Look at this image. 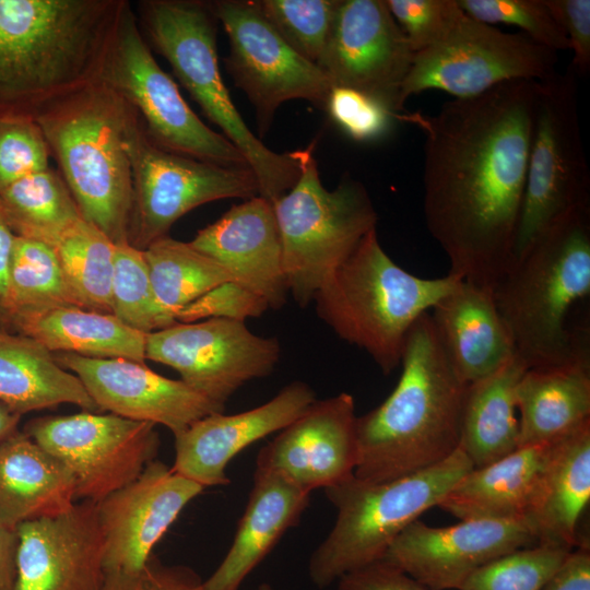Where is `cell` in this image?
Segmentation results:
<instances>
[{
    "label": "cell",
    "mask_w": 590,
    "mask_h": 590,
    "mask_svg": "<svg viewBox=\"0 0 590 590\" xmlns=\"http://www.w3.org/2000/svg\"><path fill=\"white\" fill-rule=\"evenodd\" d=\"M143 252L156 300L175 321L188 305L213 288L233 282L224 267L190 243L164 236Z\"/></svg>",
    "instance_id": "obj_35"
},
{
    "label": "cell",
    "mask_w": 590,
    "mask_h": 590,
    "mask_svg": "<svg viewBox=\"0 0 590 590\" xmlns=\"http://www.w3.org/2000/svg\"><path fill=\"white\" fill-rule=\"evenodd\" d=\"M429 316L446 356L465 385L491 375L516 355L491 287L461 281Z\"/></svg>",
    "instance_id": "obj_25"
},
{
    "label": "cell",
    "mask_w": 590,
    "mask_h": 590,
    "mask_svg": "<svg viewBox=\"0 0 590 590\" xmlns=\"http://www.w3.org/2000/svg\"><path fill=\"white\" fill-rule=\"evenodd\" d=\"M229 42L224 59L235 85L256 110L258 133L269 131L276 109L305 99L324 109L331 84L320 68L292 49L263 16L258 0L209 1Z\"/></svg>",
    "instance_id": "obj_14"
},
{
    "label": "cell",
    "mask_w": 590,
    "mask_h": 590,
    "mask_svg": "<svg viewBox=\"0 0 590 590\" xmlns=\"http://www.w3.org/2000/svg\"><path fill=\"white\" fill-rule=\"evenodd\" d=\"M335 583L337 590H429L384 559L347 573Z\"/></svg>",
    "instance_id": "obj_48"
},
{
    "label": "cell",
    "mask_w": 590,
    "mask_h": 590,
    "mask_svg": "<svg viewBox=\"0 0 590 590\" xmlns=\"http://www.w3.org/2000/svg\"><path fill=\"white\" fill-rule=\"evenodd\" d=\"M414 50L386 0H340L317 66L332 87H349L404 113L402 85Z\"/></svg>",
    "instance_id": "obj_17"
},
{
    "label": "cell",
    "mask_w": 590,
    "mask_h": 590,
    "mask_svg": "<svg viewBox=\"0 0 590 590\" xmlns=\"http://www.w3.org/2000/svg\"><path fill=\"white\" fill-rule=\"evenodd\" d=\"M126 149L133 187L128 243L138 249L167 236L178 219L204 203L259 196L249 167L221 166L157 146L137 110L128 125Z\"/></svg>",
    "instance_id": "obj_12"
},
{
    "label": "cell",
    "mask_w": 590,
    "mask_h": 590,
    "mask_svg": "<svg viewBox=\"0 0 590 590\" xmlns=\"http://www.w3.org/2000/svg\"><path fill=\"white\" fill-rule=\"evenodd\" d=\"M50 151L31 117L0 116V192L15 181L49 168Z\"/></svg>",
    "instance_id": "obj_43"
},
{
    "label": "cell",
    "mask_w": 590,
    "mask_h": 590,
    "mask_svg": "<svg viewBox=\"0 0 590 590\" xmlns=\"http://www.w3.org/2000/svg\"><path fill=\"white\" fill-rule=\"evenodd\" d=\"M280 355L276 338L226 318L175 322L145 340V359L174 368L181 381L223 409L245 384L269 376Z\"/></svg>",
    "instance_id": "obj_16"
},
{
    "label": "cell",
    "mask_w": 590,
    "mask_h": 590,
    "mask_svg": "<svg viewBox=\"0 0 590 590\" xmlns=\"http://www.w3.org/2000/svg\"><path fill=\"white\" fill-rule=\"evenodd\" d=\"M258 4L280 37L303 58L317 64L340 0H258Z\"/></svg>",
    "instance_id": "obj_39"
},
{
    "label": "cell",
    "mask_w": 590,
    "mask_h": 590,
    "mask_svg": "<svg viewBox=\"0 0 590 590\" xmlns=\"http://www.w3.org/2000/svg\"><path fill=\"white\" fill-rule=\"evenodd\" d=\"M590 499V423L559 439L528 522L538 544L573 550Z\"/></svg>",
    "instance_id": "obj_30"
},
{
    "label": "cell",
    "mask_w": 590,
    "mask_h": 590,
    "mask_svg": "<svg viewBox=\"0 0 590 590\" xmlns=\"http://www.w3.org/2000/svg\"><path fill=\"white\" fill-rule=\"evenodd\" d=\"M80 307L54 247L15 236L9 271L10 326L54 308Z\"/></svg>",
    "instance_id": "obj_36"
},
{
    "label": "cell",
    "mask_w": 590,
    "mask_h": 590,
    "mask_svg": "<svg viewBox=\"0 0 590 590\" xmlns=\"http://www.w3.org/2000/svg\"><path fill=\"white\" fill-rule=\"evenodd\" d=\"M472 469L459 448L446 460L399 479L367 482L353 475L326 488L337 516L310 555L311 582L324 589L343 575L381 560L400 533L425 511L438 507Z\"/></svg>",
    "instance_id": "obj_8"
},
{
    "label": "cell",
    "mask_w": 590,
    "mask_h": 590,
    "mask_svg": "<svg viewBox=\"0 0 590 590\" xmlns=\"http://www.w3.org/2000/svg\"><path fill=\"white\" fill-rule=\"evenodd\" d=\"M14 590H101L106 579L96 504L82 500L16 527Z\"/></svg>",
    "instance_id": "obj_21"
},
{
    "label": "cell",
    "mask_w": 590,
    "mask_h": 590,
    "mask_svg": "<svg viewBox=\"0 0 590 590\" xmlns=\"http://www.w3.org/2000/svg\"><path fill=\"white\" fill-rule=\"evenodd\" d=\"M535 544L526 520L473 519L430 527L418 519L400 533L382 559L429 590H459L482 566Z\"/></svg>",
    "instance_id": "obj_18"
},
{
    "label": "cell",
    "mask_w": 590,
    "mask_h": 590,
    "mask_svg": "<svg viewBox=\"0 0 590 590\" xmlns=\"http://www.w3.org/2000/svg\"><path fill=\"white\" fill-rule=\"evenodd\" d=\"M24 433L69 469L76 499L95 504L135 480L160 447L154 424L113 413L39 417Z\"/></svg>",
    "instance_id": "obj_15"
},
{
    "label": "cell",
    "mask_w": 590,
    "mask_h": 590,
    "mask_svg": "<svg viewBox=\"0 0 590 590\" xmlns=\"http://www.w3.org/2000/svg\"><path fill=\"white\" fill-rule=\"evenodd\" d=\"M70 403L99 411L81 380L24 334L0 331V405L19 414Z\"/></svg>",
    "instance_id": "obj_31"
},
{
    "label": "cell",
    "mask_w": 590,
    "mask_h": 590,
    "mask_svg": "<svg viewBox=\"0 0 590 590\" xmlns=\"http://www.w3.org/2000/svg\"><path fill=\"white\" fill-rule=\"evenodd\" d=\"M98 80L137 110L148 135L163 150L221 166L249 167L231 141L193 113L156 62L129 1L120 12Z\"/></svg>",
    "instance_id": "obj_11"
},
{
    "label": "cell",
    "mask_w": 590,
    "mask_h": 590,
    "mask_svg": "<svg viewBox=\"0 0 590 590\" xmlns=\"http://www.w3.org/2000/svg\"><path fill=\"white\" fill-rule=\"evenodd\" d=\"M258 590H273V588L271 587V585L263 582L258 587Z\"/></svg>",
    "instance_id": "obj_53"
},
{
    "label": "cell",
    "mask_w": 590,
    "mask_h": 590,
    "mask_svg": "<svg viewBox=\"0 0 590 590\" xmlns=\"http://www.w3.org/2000/svg\"><path fill=\"white\" fill-rule=\"evenodd\" d=\"M13 327L52 353L145 362L146 333L132 329L109 312L76 306L58 307L21 318Z\"/></svg>",
    "instance_id": "obj_33"
},
{
    "label": "cell",
    "mask_w": 590,
    "mask_h": 590,
    "mask_svg": "<svg viewBox=\"0 0 590 590\" xmlns=\"http://www.w3.org/2000/svg\"><path fill=\"white\" fill-rule=\"evenodd\" d=\"M154 48L208 119L244 155L259 184V196L274 202L300 175L295 152L267 148L248 128L223 82L217 57V20L209 1L148 0L139 4Z\"/></svg>",
    "instance_id": "obj_7"
},
{
    "label": "cell",
    "mask_w": 590,
    "mask_h": 590,
    "mask_svg": "<svg viewBox=\"0 0 590 590\" xmlns=\"http://www.w3.org/2000/svg\"><path fill=\"white\" fill-rule=\"evenodd\" d=\"M556 51L526 34L507 33L467 13L439 44L416 52L401 88L403 102L427 90L469 98L511 81L556 73Z\"/></svg>",
    "instance_id": "obj_13"
},
{
    "label": "cell",
    "mask_w": 590,
    "mask_h": 590,
    "mask_svg": "<svg viewBox=\"0 0 590 590\" xmlns=\"http://www.w3.org/2000/svg\"><path fill=\"white\" fill-rule=\"evenodd\" d=\"M110 314L146 334L177 322L156 300L143 250L129 243L115 244Z\"/></svg>",
    "instance_id": "obj_38"
},
{
    "label": "cell",
    "mask_w": 590,
    "mask_h": 590,
    "mask_svg": "<svg viewBox=\"0 0 590 590\" xmlns=\"http://www.w3.org/2000/svg\"><path fill=\"white\" fill-rule=\"evenodd\" d=\"M58 364L83 384L99 411L168 428L174 437L194 422L225 409L181 380L166 378L144 363L54 354Z\"/></svg>",
    "instance_id": "obj_20"
},
{
    "label": "cell",
    "mask_w": 590,
    "mask_h": 590,
    "mask_svg": "<svg viewBox=\"0 0 590 590\" xmlns=\"http://www.w3.org/2000/svg\"><path fill=\"white\" fill-rule=\"evenodd\" d=\"M545 3L573 51L569 67L577 76H586L590 70V0H545Z\"/></svg>",
    "instance_id": "obj_47"
},
{
    "label": "cell",
    "mask_w": 590,
    "mask_h": 590,
    "mask_svg": "<svg viewBox=\"0 0 590 590\" xmlns=\"http://www.w3.org/2000/svg\"><path fill=\"white\" fill-rule=\"evenodd\" d=\"M414 52L442 42L465 12L458 0H386Z\"/></svg>",
    "instance_id": "obj_44"
},
{
    "label": "cell",
    "mask_w": 590,
    "mask_h": 590,
    "mask_svg": "<svg viewBox=\"0 0 590 590\" xmlns=\"http://www.w3.org/2000/svg\"><path fill=\"white\" fill-rule=\"evenodd\" d=\"M134 113L98 80L34 117L82 217L114 244L128 243L133 187L126 134Z\"/></svg>",
    "instance_id": "obj_5"
},
{
    "label": "cell",
    "mask_w": 590,
    "mask_h": 590,
    "mask_svg": "<svg viewBox=\"0 0 590 590\" xmlns=\"http://www.w3.org/2000/svg\"><path fill=\"white\" fill-rule=\"evenodd\" d=\"M492 293L527 368L590 355L586 332L568 327L570 311L590 294V206L556 221L509 266Z\"/></svg>",
    "instance_id": "obj_4"
},
{
    "label": "cell",
    "mask_w": 590,
    "mask_h": 590,
    "mask_svg": "<svg viewBox=\"0 0 590 590\" xmlns=\"http://www.w3.org/2000/svg\"><path fill=\"white\" fill-rule=\"evenodd\" d=\"M396 388L377 408L356 417L354 475L385 482L430 468L460 447L467 385L458 377L429 312L408 333Z\"/></svg>",
    "instance_id": "obj_3"
},
{
    "label": "cell",
    "mask_w": 590,
    "mask_h": 590,
    "mask_svg": "<svg viewBox=\"0 0 590 590\" xmlns=\"http://www.w3.org/2000/svg\"><path fill=\"white\" fill-rule=\"evenodd\" d=\"M356 417L347 392L316 400L259 450L256 468L282 473L309 492L340 484L357 464Z\"/></svg>",
    "instance_id": "obj_22"
},
{
    "label": "cell",
    "mask_w": 590,
    "mask_h": 590,
    "mask_svg": "<svg viewBox=\"0 0 590 590\" xmlns=\"http://www.w3.org/2000/svg\"><path fill=\"white\" fill-rule=\"evenodd\" d=\"M15 235L0 209V323L10 326L9 271Z\"/></svg>",
    "instance_id": "obj_50"
},
{
    "label": "cell",
    "mask_w": 590,
    "mask_h": 590,
    "mask_svg": "<svg viewBox=\"0 0 590 590\" xmlns=\"http://www.w3.org/2000/svg\"><path fill=\"white\" fill-rule=\"evenodd\" d=\"M539 94L511 81L403 116L424 134L426 227L462 281L492 288L511 262Z\"/></svg>",
    "instance_id": "obj_1"
},
{
    "label": "cell",
    "mask_w": 590,
    "mask_h": 590,
    "mask_svg": "<svg viewBox=\"0 0 590 590\" xmlns=\"http://www.w3.org/2000/svg\"><path fill=\"white\" fill-rule=\"evenodd\" d=\"M17 545L16 528L0 518V590H14Z\"/></svg>",
    "instance_id": "obj_51"
},
{
    "label": "cell",
    "mask_w": 590,
    "mask_h": 590,
    "mask_svg": "<svg viewBox=\"0 0 590 590\" xmlns=\"http://www.w3.org/2000/svg\"><path fill=\"white\" fill-rule=\"evenodd\" d=\"M310 494L282 473L256 468L233 542L222 562L203 581L205 590H238L282 535L299 522Z\"/></svg>",
    "instance_id": "obj_26"
},
{
    "label": "cell",
    "mask_w": 590,
    "mask_h": 590,
    "mask_svg": "<svg viewBox=\"0 0 590 590\" xmlns=\"http://www.w3.org/2000/svg\"><path fill=\"white\" fill-rule=\"evenodd\" d=\"M21 415L0 405V442L17 430Z\"/></svg>",
    "instance_id": "obj_52"
},
{
    "label": "cell",
    "mask_w": 590,
    "mask_h": 590,
    "mask_svg": "<svg viewBox=\"0 0 590 590\" xmlns=\"http://www.w3.org/2000/svg\"><path fill=\"white\" fill-rule=\"evenodd\" d=\"M527 369L515 355L491 375L467 385L459 448L473 468L489 464L518 448L516 389Z\"/></svg>",
    "instance_id": "obj_32"
},
{
    "label": "cell",
    "mask_w": 590,
    "mask_h": 590,
    "mask_svg": "<svg viewBox=\"0 0 590 590\" xmlns=\"http://www.w3.org/2000/svg\"><path fill=\"white\" fill-rule=\"evenodd\" d=\"M542 590H590V545L582 541L569 551Z\"/></svg>",
    "instance_id": "obj_49"
},
{
    "label": "cell",
    "mask_w": 590,
    "mask_h": 590,
    "mask_svg": "<svg viewBox=\"0 0 590 590\" xmlns=\"http://www.w3.org/2000/svg\"><path fill=\"white\" fill-rule=\"evenodd\" d=\"M101 590H205L203 580L189 567L168 565L152 555L132 573L106 575Z\"/></svg>",
    "instance_id": "obj_46"
},
{
    "label": "cell",
    "mask_w": 590,
    "mask_h": 590,
    "mask_svg": "<svg viewBox=\"0 0 590 590\" xmlns=\"http://www.w3.org/2000/svg\"><path fill=\"white\" fill-rule=\"evenodd\" d=\"M189 243L224 267L234 283L262 297L271 309L286 303L281 237L269 200L257 196L232 206Z\"/></svg>",
    "instance_id": "obj_24"
},
{
    "label": "cell",
    "mask_w": 590,
    "mask_h": 590,
    "mask_svg": "<svg viewBox=\"0 0 590 590\" xmlns=\"http://www.w3.org/2000/svg\"><path fill=\"white\" fill-rule=\"evenodd\" d=\"M269 308L262 297L234 282H227L188 305L177 315L176 320L196 322L209 318H226L245 321L263 315Z\"/></svg>",
    "instance_id": "obj_45"
},
{
    "label": "cell",
    "mask_w": 590,
    "mask_h": 590,
    "mask_svg": "<svg viewBox=\"0 0 590 590\" xmlns=\"http://www.w3.org/2000/svg\"><path fill=\"white\" fill-rule=\"evenodd\" d=\"M54 249L80 307L110 314L115 244L81 219L60 237Z\"/></svg>",
    "instance_id": "obj_37"
},
{
    "label": "cell",
    "mask_w": 590,
    "mask_h": 590,
    "mask_svg": "<svg viewBox=\"0 0 590 590\" xmlns=\"http://www.w3.org/2000/svg\"><path fill=\"white\" fill-rule=\"evenodd\" d=\"M576 78L568 67L566 72H556L540 82L510 264L562 216L590 206V176L580 134Z\"/></svg>",
    "instance_id": "obj_10"
},
{
    "label": "cell",
    "mask_w": 590,
    "mask_h": 590,
    "mask_svg": "<svg viewBox=\"0 0 590 590\" xmlns=\"http://www.w3.org/2000/svg\"><path fill=\"white\" fill-rule=\"evenodd\" d=\"M462 280L421 278L397 264L377 229L366 235L314 297L318 317L345 342L364 350L389 375L400 366L413 324Z\"/></svg>",
    "instance_id": "obj_6"
},
{
    "label": "cell",
    "mask_w": 590,
    "mask_h": 590,
    "mask_svg": "<svg viewBox=\"0 0 590 590\" xmlns=\"http://www.w3.org/2000/svg\"><path fill=\"white\" fill-rule=\"evenodd\" d=\"M126 0H0V116L98 81Z\"/></svg>",
    "instance_id": "obj_2"
},
{
    "label": "cell",
    "mask_w": 590,
    "mask_h": 590,
    "mask_svg": "<svg viewBox=\"0 0 590 590\" xmlns=\"http://www.w3.org/2000/svg\"><path fill=\"white\" fill-rule=\"evenodd\" d=\"M76 500L69 469L16 430L0 442V518L16 528L28 520L52 517Z\"/></svg>",
    "instance_id": "obj_28"
},
{
    "label": "cell",
    "mask_w": 590,
    "mask_h": 590,
    "mask_svg": "<svg viewBox=\"0 0 590 590\" xmlns=\"http://www.w3.org/2000/svg\"><path fill=\"white\" fill-rule=\"evenodd\" d=\"M203 489L153 460L135 480L97 503L106 575L141 569L182 509Z\"/></svg>",
    "instance_id": "obj_19"
},
{
    "label": "cell",
    "mask_w": 590,
    "mask_h": 590,
    "mask_svg": "<svg viewBox=\"0 0 590 590\" xmlns=\"http://www.w3.org/2000/svg\"><path fill=\"white\" fill-rule=\"evenodd\" d=\"M458 3L477 21L517 26L521 33L556 52L569 49L567 37L545 0H458Z\"/></svg>",
    "instance_id": "obj_41"
},
{
    "label": "cell",
    "mask_w": 590,
    "mask_h": 590,
    "mask_svg": "<svg viewBox=\"0 0 590 590\" xmlns=\"http://www.w3.org/2000/svg\"><path fill=\"white\" fill-rule=\"evenodd\" d=\"M324 110L331 120L357 142H376L389 135L396 123L403 122L399 113L382 101L349 87H331Z\"/></svg>",
    "instance_id": "obj_42"
},
{
    "label": "cell",
    "mask_w": 590,
    "mask_h": 590,
    "mask_svg": "<svg viewBox=\"0 0 590 590\" xmlns=\"http://www.w3.org/2000/svg\"><path fill=\"white\" fill-rule=\"evenodd\" d=\"M569 551L545 544L516 550L479 568L459 590H542Z\"/></svg>",
    "instance_id": "obj_40"
},
{
    "label": "cell",
    "mask_w": 590,
    "mask_h": 590,
    "mask_svg": "<svg viewBox=\"0 0 590 590\" xmlns=\"http://www.w3.org/2000/svg\"><path fill=\"white\" fill-rule=\"evenodd\" d=\"M0 209L15 236L51 247L83 219L62 176L50 167L2 190Z\"/></svg>",
    "instance_id": "obj_34"
},
{
    "label": "cell",
    "mask_w": 590,
    "mask_h": 590,
    "mask_svg": "<svg viewBox=\"0 0 590 590\" xmlns=\"http://www.w3.org/2000/svg\"><path fill=\"white\" fill-rule=\"evenodd\" d=\"M315 143L295 150L296 184L273 202L288 294L308 306L334 270L377 226V212L362 182L349 175L333 190L322 185Z\"/></svg>",
    "instance_id": "obj_9"
},
{
    "label": "cell",
    "mask_w": 590,
    "mask_h": 590,
    "mask_svg": "<svg viewBox=\"0 0 590 590\" xmlns=\"http://www.w3.org/2000/svg\"><path fill=\"white\" fill-rule=\"evenodd\" d=\"M518 447L557 441L590 423V355L528 368L516 389Z\"/></svg>",
    "instance_id": "obj_29"
},
{
    "label": "cell",
    "mask_w": 590,
    "mask_h": 590,
    "mask_svg": "<svg viewBox=\"0 0 590 590\" xmlns=\"http://www.w3.org/2000/svg\"><path fill=\"white\" fill-rule=\"evenodd\" d=\"M557 441L518 447L473 468L438 507L459 520L528 521Z\"/></svg>",
    "instance_id": "obj_27"
},
{
    "label": "cell",
    "mask_w": 590,
    "mask_h": 590,
    "mask_svg": "<svg viewBox=\"0 0 590 590\" xmlns=\"http://www.w3.org/2000/svg\"><path fill=\"white\" fill-rule=\"evenodd\" d=\"M317 400L312 388L295 380L272 399L253 409L236 413H213L194 422L175 436L173 470L208 486L231 482L226 468L251 444L286 427Z\"/></svg>",
    "instance_id": "obj_23"
}]
</instances>
